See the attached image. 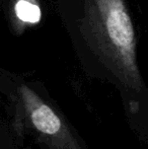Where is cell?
<instances>
[{"mask_svg":"<svg viewBox=\"0 0 148 149\" xmlns=\"http://www.w3.org/2000/svg\"><path fill=\"white\" fill-rule=\"evenodd\" d=\"M14 10L18 19L24 22L36 24L41 19L42 12L39 5L28 0H17L14 6Z\"/></svg>","mask_w":148,"mask_h":149,"instance_id":"3","label":"cell"},{"mask_svg":"<svg viewBox=\"0 0 148 149\" xmlns=\"http://www.w3.org/2000/svg\"><path fill=\"white\" fill-rule=\"evenodd\" d=\"M34 126L42 133L54 135L61 129V121L51 108L44 104H39L31 111Z\"/></svg>","mask_w":148,"mask_h":149,"instance_id":"2","label":"cell"},{"mask_svg":"<svg viewBox=\"0 0 148 149\" xmlns=\"http://www.w3.org/2000/svg\"><path fill=\"white\" fill-rule=\"evenodd\" d=\"M105 28L113 45L125 62L133 65L135 59V33L123 0H97Z\"/></svg>","mask_w":148,"mask_h":149,"instance_id":"1","label":"cell"}]
</instances>
